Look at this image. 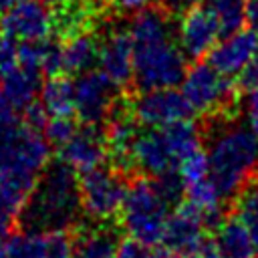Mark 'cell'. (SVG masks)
Returning <instances> with one entry per match:
<instances>
[{"mask_svg":"<svg viewBox=\"0 0 258 258\" xmlns=\"http://www.w3.org/2000/svg\"><path fill=\"white\" fill-rule=\"evenodd\" d=\"M175 18L163 8L145 6L129 22L133 40V83L137 91L177 87L187 71L175 32Z\"/></svg>","mask_w":258,"mask_h":258,"instance_id":"cell-1","label":"cell"},{"mask_svg":"<svg viewBox=\"0 0 258 258\" xmlns=\"http://www.w3.org/2000/svg\"><path fill=\"white\" fill-rule=\"evenodd\" d=\"M81 189L77 171L64 161H48L40 171L18 224L26 232H69L81 222Z\"/></svg>","mask_w":258,"mask_h":258,"instance_id":"cell-2","label":"cell"},{"mask_svg":"<svg viewBox=\"0 0 258 258\" xmlns=\"http://www.w3.org/2000/svg\"><path fill=\"white\" fill-rule=\"evenodd\" d=\"M206 137L210 177L226 198L236 196L258 169L256 137L244 123L232 117V111L214 115V123Z\"/></svg>","mask_w":258,"mask_h":258,"instance_id":"cell-3","label":"cell"},{"mask_svg":"<svg viewBox=\"0 0 258 258\" xmlns=\"http://www.w3.org/2000/svg\"><path fill=\"white\" fill-rule=\"evenodd\" d=\"M171 208L155 187L153 177H137L127 183L121 206V226L131 238L153 246L161 242V234Z\"/></svg>","mask_w":258,"mask_h":258,"instance_id":"cell-4","label":"cell"},{"mask_svg":"<svg viewBox=\"0 0 258 258\" xmlns=\"http://www.w3.org/2000/svg\"><path fill=\"white\" fill-rule=\"evenodd\" d=\"M179 87L194 113L200 115L230 113L238 99V83L202 60L185 71Z\"/></svg>","mask_w":258,"mask_h":258,"instance_id":"cell-5","label":"cell"},{"mask_svg":"<svg viewBox=\"0 0 258 258\" xmlns=\"http://www.w3.org/2000/svg\"><path fill=\"white\" fill-rule=\"evenodd\" d=\"M50 159V143L44 133L20 121L0 137V173L38 179Z\"/></svg>","mask_w":258,"mask_h":258,"instance_id":"cell-6","label":"cell"},{"mask_svg":"<svg viewBox=\"0 0 258 258\" xmlns=\"http://www.w3.org/2000/svg\"><path fill=\"white\" fill-rule=\"evenodd\" d=\"M79 189L85 216L91 220H113L121 212L127 181L123 179L121 171L95 167L83 173L79 179Z\"/></svg>","mask_w":258,"mask_h":258,"instance_id":"cell-7","label":"cell"},{"mask_svg":"<svg viewBox=\"0 0 258 258\" xmlns=\"http://www.w3.org/2000/svg\"><path fill=\"white\" fill-rule=\"evenodd\" d=\"M50 8V32L56 40L97 32L115 16L107 0H60Z\"/></svg>","mask_w":258,"mask_h":258,"instance_id":"cell-8","label":"cell"},{"mask_svg":"<svg viewBox=\"0 0 258 258\" xmlns=\"http://www.w3.org/2000/svg\"><path fill=\"white\" fill-rule=\"evenodd\" d=\"M119 93L121 89L103 71L91 69L81 73L75 81V115L83 123L101 125L111 117L119 103Z\"/></svg>","mask_w":258,"mask_h":258,"instance_id":"cell-9","label":"cell"},{"mask_svg":"<svg viewBox=\"0 0 258 258\" xmlns=\"http://www.w3.org/2000/svg\"><path fill=\"white\" fill-rule=\"evenodd\" d=\"M127 107L141 127H165L194 115V109L175 87L139 91V95L127 99Z\"/></svg>","mask_w":258,"mask_h":258,"instance_id":"cell-10","label":"cell"},{"mask_svg":"<svg viewBox=\"0 0 258 258\" xmlns=\"http://www.w3.org/2000/svg\"><path fill=\"white\" fill-rule=\"evenodd\" d=\"M177 26V44L185 58L200 60L206 56L212 46L220 40L222 28L216 18V14L208 6H191L187 12H183Z\"/></svg>","mask_w":258,"mask_h":258,"instance_id":"cell-11","label":"cell"},{"mask_svg":"<svg viewBox=\"0 0 258 258\" xmlns=\"http://www.w3.org/2000/svg\"><path fill=\"white\" fill-rule=\"evenodd\" d=\"M99 67L119 89H127L133 83V40L129 28L109 24L101 28Z\"/></svg>","mask_w":258,"mask_h":258,"instance_id":"cell-12","label":"cell"},{"mask_svg":"<svg viewBox=\"0 0 258 258\" xmlns=\"http://www.w3.org/2000/svg\"><path fill=\"white\" fill-rule=\"evenodd\" d=\"M206 230L204 216L189 202H181L169 212L159 244L167 250L187 254L206 240Z\"/></svg>","mask_w":258,"mask_h":258,"instance_id":"cell-13","label":"cell"},{"mask_svg":"<svg viewBox=\"0 0 258 258\" xmlns=\"http://www.w3.org/2000/svg\"><path fill=\"white\" fill-rule=\"evenodd\" d=\"M58 159L81 173L101 167L103 161L107 159L105 131H101L99 125H91V123L77 127V131L69 137V141L58 147Z\"/></svg>","mask_w":258,"mask_h":258,"instance_id":"cell-14","label":"cell"},{"mask_svg":"<svg viewBox=\"0 0 258 258\" xmlns=\"http://www.w3.org/2000/svg\"><path fill=\"white\" fill-rule=\"evenodd\" d=\"M4 34L18 42H34L50 34V8L40 0H20L4 12Z\"/></svg>","mask_w":258,"mask_h":258,"instance_id":"cell-15","label":"cell"},{"mask_svg":"<svg viewBox=\"0 0 258 258\" xmlns=\"http://www.w3.org/2000/svg\"><path fill=\"white\" fill-rule=\"evenodd\" d=\"M258 50V34L248 30H234L224 40L216 42L208 52V62L226 77H238Z\"/></svg>","mask_w":258,"mask_h":258,"instance_id":"cell-16","label":"cell"},{"mask_svg":"<svg viewBox=\"0 0 258 258\" xmlns=\"http://www.w3.org/2000/svg\"><path fill=\"white\" fill-rule=\"evenodd\" d=\"M175 167L177 161L167 145L161 127H147L145 131H139L133 147V169L141 171L147 177H155Z\"/></svg>","mask_w":258,"mask_h":258,"instance_id":"cell-17","label":"cell"},{"mask_svg":"<svg viewBox=\"0 0 258 258\" xmlns=\"http://www.w3.org/2000/svg\"><path fill=\"white\" fill-rule=\"evenodd\" d=\"M73 234L77 258H113L121 232L113 220H93L91 224H77Z\"/></svg>","mask_w":258,"mask_h":258,"instance_id":"cell-18","label":"cell"},{"mask_svg":"<svg viewBox=\"0 0 258 258\" xmlns=\"http://www.w3.org/2000/svg\"><path fill=\"white\" fill-rule=\"evenodd\" d=\"M36 179L24 175L0 173V236L10 234L18 224L20 212L34 187Z\"/></svg>","mask_w":258,"mask_h":258,"instance_id":"cell-19","label":"cell"},{"mask_svg":"<svg viewBox=\"0 0 258 258\" xmlns=\"http://www.w3.org/2000/svg\"><path fill=\"white\" fill-rule=\"evenodd\" d=\"M99 36H101V30L77 34L69 40H62L64 44L60 46V54H62L64 75L87 73L99 62Z\"/></svg>","mask_w":258,"mask_h":258,"instance_id":"cell-20","label":"cell"},{"mask_svg":"<svg viewBox=\"0 0 258 258\" xmlns=\"http://www.w3.org/2000/svg\"><path fill=\"white\" fill-rule=\"evenodd\" d=\"M2 95L18 109L24 111L30 103L36 101V95L40 93V71L26 67V64H16L8 73L2 75Z\"/></svg>","mask_w":258,"mask_h":258,"instance_id":"cell-21","label":"cell"},{"mask_svg":"<svg viewBox=\"0 0 258 258\" xmlns=\"http://www.w3.org/2000/svg\"><path fill=\"white\" fill-rule=\"evenodd\" d=\"M214 244L222 258H258L250 232L238 216L224 218L218 224Z\"/></svg>","mask_w":258,"mask_h":258,"instance_id":"cell-22","label":"cell"},{"mask_svg":"<svg viewBox=\"0 0 258 258\" xmlns=\"http://www.w3.org/2000/svg\"><path fill=\"white\" fill-rule=\"evenodd\" d=\"M40 103L50 117L75 115V83L64 75H52L40 87Z\"/></svg>","mask_w":258,"mask_h":258,"instance_id":"cell-23","label":"cell"},{"mask_svg":"<svg viewBox=\"0 0 258 258\" xmlns=\"http://www.w3.org/2000/svg\"><path fill=\"white\" fill-rule=\"evenodd\" d=\"M234 212L250 232L256 256H258V177H250L236 194Z\"/></svg>","mask_w":258,"mask_h":258,"instance_id":"cell-24","label":"cell"},{"mask_svg":"<svg viewBox=\"0 0 258 258\" xmlns=\"http://www.w3.org/2000/svg\"><path fill=\"white\" fill-rule=\"evenodd\" d=\"M244 4L246 0H206V6L216 14L222 36L238 30L244 22Z\"/></svg>","mask_w":258,"mask_h":258,"instance_id":"cell-25","label":"cell"},{"mask_svg":"<svg viewBox=\"0 0 258 258\" xmlns=\"http://www.w3.org/2000/svg\"><path fill=\"white\" fill-rule=\"evenodd\" d=\"M8 258H46L44 254V234L22 232L10 236L8 240Z\"/></svg>","mask_w":258,"mask_h":258,"instance_id":"cell-26","label":"cell"},{"mask_svg":"<svg viewBox=\"0 0 258 258\" xmlns=\"http://www.w3.org/2000/svg\"><path fill=\"white\" fill-rule=\"evenodd\" d=\"M177 173L183 181V185H191L204 177L210 175V161H208V155H206V149H196L191 151L189 155H185L179 163H177Z\"/></svg>","mask_w":258,"mask_h":258,"instance_id":"cell-27","label":"cell"},{"mask_svg":"<svg viewBox=\"0 0 258 258\" xmlns=\"http://www.w3.org/2000/svg\"><path fill=\"white\" fill-rule=\"evenodd\" d=\"M153 181H155L157 191H159L161 198L169 204L171 210H173L177 204L183 202L185 185H183V181H181L177 169H169V171H165V173H161V175H155Z\"/></svg>","mask_w":258,"mask_h":258,"instance_id":"cell-28","label":"cell"},{"mask_svg":"<svg viewBox=\"0 0 258 258\" xmlns=\"http://www.w3.org/2000/svg\"><path fill=\"white\" fill-rule=\"evenodd\" d=\"M75 131H77V123L73 121V117H50L42 129L50 147H56V149L62 143H67Z\"/></svg>","mask_w":258,"mask_h":258,"instance_id":"cell-29","label":"cell"},{"mask_svg":"<svg viewBox=\"0 0 258 258\" xmlns=\"http://www.w3.org/2000/svg\"><path fill=\"white\" fill-rule=\"evenodd\" d=\"M44 254L46 258H75V244L69 232L44 234Z\"/></svg>","mask_w":258,"mask_h":258,"instance_id":"cell-30","label":"cell"},{"mask_svg":"<svg viewBox=\"0 0 258 258\" xmlns=\"http://www.w3.org/2000/svg\"><path fill=\"white\" fill-rule=\"evenodd\" d=\"M18 40L4 34L0 38V73H8L18 64Z\"/></svg>","mask_w":258,"mask_h":258,"instance_id":"cell-31","label":"cell"},{"mask_svg":"<svg viewBox=\"0 0 258 258\" xmlns=\"http://www.w3.org/2000/svg\"><path fill=\"white\" fill-rule=\"evenodd\" d=\"M242 113L246 119V127L258 141V87L248 89V95L242 101Z\"/></svg>","mask_w":258,"mask_h":258,"instance_id":"cell-32","label":"cell"},{"mask_svg":"<svg viewBox=\"0 0 258 258\" xmlns=\"http://www.w3.org/2000/svg\"><path fill=\"white\" fill-rule=\"evenodd\" d=\"M113 258H149V250L143 242L135 240V238H127V240H121Z\"/></svg>","mask_w":258,"mask_h":258,"instance_id":"cell-33","label":"cell"},{"mask_svg":"<svg viewBox=\"0 0 258 258\" xmlns=\"http://www.w3.org/2000/svg\"><path fill=\"white\" fill-rule=\"evenodd\" d=\"M18 123H20L18 109L4 95H0V137H4L8 131H12Z\"/></svg>","mask_w":258,"mask_h":258,"instance_id":"cell-34","label":"cell"},{"mask_svg":"<svg viewBox=\"0 0 258 258\" xmlns=\"http://www.w3.org/2000/svg\"><path fill=\"white\" fill-rule=\"evenodd\" d=\"M109 8L113 10L115 16H123V14H135L139 10H143L145 6L151 4V0H107Z\"/></svg>","mask_w":258,"mask_h":258,"instance_id":"cell-35","label":"cell"},{"mask_svg":"<svg viewBox=\"0 0 258 258\" xmlns=\"http://www.w3.org/2000/svg\"><path fill=\"white\" fill-rule=\"evenodd\" d=\"M238 87H242L246 91L258 87V50L252 56V60L246 64V69L238 75Z\"/></svg>","mask_w":258,"mask_h":258,"instance_id":"cell-36","label":"cell"},{"mask_svg":"<svg viewBox=\"0 0 258 258\" xmlns=\"http://www.w3.org/2000/svg\"><path fill=\"white\" fill-rule=\"evenodd\" d=\"M200 0H155V4L159 6V8H163L167 14H171L175 20L183 14V12H187L191 6H196Z\"/></svg>","mask_w":258,"mask_h":258,"instance_id":"cell-37","label":"cell"},{"mask_svg":"<svg viewBox=\"0 0 258 258\" xmlns=\"http://www.w3.org/2000/svg\"><path fill=\"white\" fill-rule=\"evenodd\" d=\"M183 256L185 258H222L220 252H218V248H216V244L212 240H208V238L202 244H198L191 252H187Z\"/></svg>","mask_w":258,"mask_h":258,"instance_id":"cell-38","label":"cell"},{"mask_svg":"<svg viewBox=\"0 0 258 258\" xmlns=\"http://www.w3.org/2000/svg\"><path fill=\"white\" fill-rule=\"evenodd\" d=\"M244 20L258 34V0H246V4H244Z\"/></svg>","mask_w":258,"mask_h":258,"instance_id":"cell-39","label":"cell"},{"mask_svg":"<svg viewBox=\"0 0 258 258\" xmlns=\"http://www.w3.org/2000/svg\"><path fill=\"white\" fill-rule=\"evenodd\" d=\"M149 258H185V256H183V254H179V252H173V250L161 248V250H155L153 254H149Z\"/></svg>","mask_w":258,"mask_h":258,"instance_id":"cell-40","label":"cell"},{"mask_svg":"<svg viewBox=\"0 0 258 258\" xmlns=\"http://www.w3.org/2000/svg\"><path fill=\"white\" fill-rule=\"evenodd\" d=\"M8 240L10 236H0V258H8Z\"/></svg>","mask_w":258,"mask_h":258,"instance_id":"cell-41","label":"cell"},{"mask_svg":"<svg viewBox=\"0 0 258 258\" xmlns=\"http://www.w3.org/2000/svg\"><path fill=\"white\" fill-rule=\"evenodd\" d=\"M20 0H0V12H6L8 8H12L14 4H18Z\"/></svg>","mask_w":258,"mask_h":258,"instance_id":"cell-42","label":"cell"},{"mask_svg":"<svg viewBox=\"0 0 258 258\" xmlns=\"http://www.w3.org/2000/svg\"><path fill=\"white\" fill-rule=\"evenodd\" d=\"M40 2H44L46 6H52V4H56V2H60V0H40Z\"/></svg>","mask_w":258,"mask_h":258,"instance_id":"cell-43","label":"cell"},{"mask_svg":"<svg viewBox=\"0 0 258 258\" xmlns=\"http://www.w3.org/2000/svg\"><path fill=\"white\" fill-rule=\"evenodd\" d=\"M0 38H2V36H0Z\"/></svg>","mask_w":258,"mask_h":258,"instance_id":"cell-44","label":"cell"}]
</instances>
